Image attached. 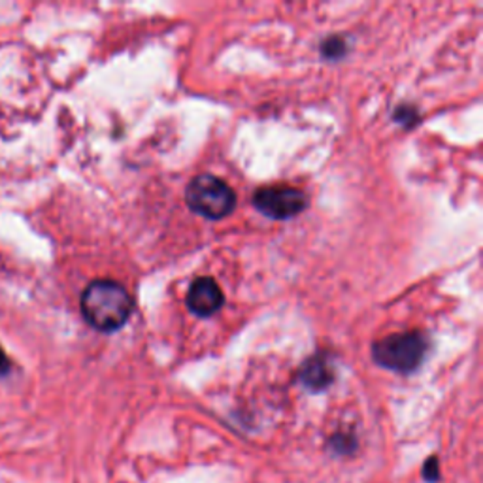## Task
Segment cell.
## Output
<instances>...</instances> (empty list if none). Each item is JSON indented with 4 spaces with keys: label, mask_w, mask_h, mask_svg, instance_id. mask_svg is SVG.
I'll use <instances>...</instances> for the list:
<instances>
[{
    "label": "cell",
    "mask_w": 483,
    "mask_h": 483,
    "mask_svg": "<svg viewBox=\"0 0 483 483\" xmlns=\"http://www.w3.org/2000/svg\"><path fill=\"white\" fill-rule=\"evenodd\" d=\"M223 291L212 278H199L191 283L187 306L199 318H210L223 306Z\"/></svg>",
    "instance_id": "5"
},
{
    "label": "cell",
    "mask_w": 483,
    "mask_h": 483,
    "mask_svg": "<svg viewBox=\"0 0 483 483\" xmlns=\"http://www.w3.org/2000/svg\"><path fill=\"white\" fill-rule=\"evenodd\" d=\"M334 380V369L325 353L310 357L301 369V381L310 391H323Z\"/></svg>",
    "instance_id": "6"
},
{
    "label": "cell",
    "mask_w": 483,
    "mask_h": 483,
    "mask_svg": "<svg viewBox=\"0 0 483 483\" xmlns=\"http://www.w3.org/2000/svg\"><path fill=\"white\" fill-rule=\"evenodd\" d=\"M427 353V340L419 332H399L378 340L372 357L380 367L400 374L414 372Z\"/></svg>",
    "instance_id": "2"
},
{
    "label": "cell",
    "mask_w": 483,
    "mask_h": 483,
    "mask_svg": "<svg viewBox=\"0 0 483 483\" xmlns=\"http://www.w3.org/2000/svg\"><path fill=\"white\" fill-rule=\"evenodd\" d=\"M185 201L192 212L206 220H223L236 206V195L231 185L210 174L191 180L185 189Z\"/></svg>",
    "instance_id": "3"
},
{
    "label": "cell",
    "mask_w": 483,
    "mask_h": 483,
    "mask_svg": "<svg viewBox=\"0 0 483 483\" xmlns=\"http://www.w3.org/2000/svg\"><path fill=\"white\" fill-rule=\"evenodd\" d=\"M321 50H323V55L329 57V59H340V57L346 55L348 47H346V42L342 38L332 36V38H329V40L323 42Z\"/></svg>",
    "instance_id": "7"
},
{
    "label": "cell",
    "mask_w": 483,
    "mask_h": 483,
    "mask_svg": "<svg viewBox=\"0 0 483 483\" xmlns=\"http://www.w3.org/2000/svg\"><path fill=\"white\" fill-rule=\"evenodd\" d=\"M253 206L272 220H289L308 208V197L304 191L289 185L262 187L253 195Z\"/></svg>",
    "instance_id": "4"
},
{
    "label": "cell",
    "mask_w": 483,
    "mask_h": 483,
    "mask_svg": "<svg viewBox=\"0 0 483 483\" xmlns=\"http://www.w3.org/2000/svg\"><path fill=\"white\" fill-rule=\"evenodd\" d=\"M423 479L429 483H437L440 479V463L437 457H430L423 467Z\"/></svg>",
    "instance_id": "8"
},
{
    "label": "cell",
    "mask_w": 483,
    "mask_h": 483,
    "mask_svg": "<svg viewBox=\"0 0 483 483\" xmlns=\"http://www.w3.org/2000/svg\"><path fill=\"white\" fill-rule=\"evenodd\" d=\"M133 308L131 293L112 280L91 281L82 295L85 321L101 332H113L123 327L131 318Z\"/></svg>",
    "instance_id": "1"
},
{
    "label": "cell",
    "mask_w": 483,
    "mask_h": 483,
    "mask_svg": "<svg viewBox=\"0 0 483 483\" xmlns=\"http://www.w3.org/2000/svg\"><path fill=\"white\" fill-rule=\"evenodd\" d=\"M10 370H12V362H10L8 355L5 353V350L0 348V378H3V376H8Z\"/></svg>",
    "instance_id": "9"
}]
</instances>
